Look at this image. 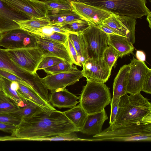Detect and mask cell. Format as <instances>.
<instances>
[{
	"mask_svg": "<svg viewBox=\"0 0 151 151\" xmlns=\"http://www.w3.org/2000/svg\"><path fill=\"white\" fill-rule=\"evenodd\" d=\"M136 57L137 60L145 62L146 60V55L144 52L141 50H137L136 52Z\"/></svg>",
	"mask_w": 151,
	"mask_h": 151,
	"instance_id": "obj_43",
	"label": "cell"
},
{
	"mask_svg": "<svg viewBox=\"0 0 151 151\" xmlns=\"http://www.w3.org/2000/svg\"><path fill=\"white\" fill-rule=\"evenodd\" d=\"M2 90V80L1 77L0 76V91Z\"/></svg>",
	"mask_w": 151,
	"mask_h": 151,
	"instance_id": "obj_45",
	"label": "cell"
},
{
	"mask_svg": "<svg viewBox=\"0 0 151 151\" xmlns=\"http://www.w3.org/2000/svg\"><path fill=\"white\" fill-rule=\"evenodd\" d=\"M70 3L72 11L97 27L112 13L81 1L70 0Z\"/></svg>",
	"mask_w": 151,
	"mask_h": 151,
	"instance_id": "obj_14",
	"label": "cell"
},
{
	"mask_svg": "<svg viewBox=\"0 0 151 151\" xmlns=\"http://www.w3.org/2000/svg\"><path fill=\"white\" fill-rule=\"evenodd\" d=\"M12 87L17 91L23 101L27 100L30 101L45 110H56L51 105L47 104L38 94L29 88L16 82L13 83Z\"/></svg>",
	"mask_w": 151,
	"mask_h": 151,
	"instance_id": "obj_20",
	"label": "cell"
},
{
	"mask_svg": "<svg viewBox=\"0 0 151 151\" xmlns=\"http://www.w3.org/2000/svg\"><path fill=\"white\" fill-rule=\"evenodd\" d=\"M17 126L0 122V130L5 132L12 134L16 129Z\"/></svg>",
	"mask_w": 151,
	"mask_h": 151,
	"instance_id": "obj_41",
	"label": "cell"
},
{
	"mask_svg": "<svg viewBox=\"0 0 151 151\" xmlns=\"http://www.w3.org/2000/svg\"><path fill=\"white\" fill-rule=\"evenodd\" d=\"M119 99L111 100L110 103L111 106V113L110 115L109 124H113L115 121L118 108Z\"/></svg>",
	"mask_w": 151,
	"mask_h": 151,
	"instance_id": "obj_38",
	"label": "cell"
},
{
	"mask_svg": "<svg viewBox=\"0 0 151 151\" xmlns=\"http://www.w3.org/2000/svg\"><path fill=\"white\" fill-rule=\"evenodd\" d=\"M68 37L74 46L77 52L80 66L89 58L87 46L85 39L82 33L76 34L70 33Z\"/></svg>",
	"mask_w": 151,
	"mask_h": 151,
	"instance_id": "obj_24",
	"label": "cell"
},
{
	"mask_svg": "<svg viewBox=\"0 0 151 151\" xmlns=\"http://www.w3.org/2000/svg\"><path fill=\"white\" fill-rule=\"evenodd\" d=\"M76 67L65 60L43 69L48 74H53L70 71L77 69Z\"/></svg>",
	"mask_w": 151,
	"mask_h": 151,
	"instance_id": "obj_30",
	"label": "cell"
},
{
	"mask_svg": "<svg viewBox=\"0 0 151 151\" xmlns=\"http://www.w3.org/2000/svg\"><path fill=\"white\" fill-rule=\"evenodd\" d=\"M108 44L118 53L119 57L132 53L134 50L133 45L129 42L127 37L116 35H108Z\"/></svg>",
	"mask_w": 151,
	"mask_h": 151,
	"instance_id": "obj_22",
	"label": "cell"
},
{
	"mask_svg": "<svg viewBox=\"0 0 151 151\" xmlns=\"http://www.w3.org/2000/svg\"><path fill=\"white\" fill-rule=\"evenodd\" d=\"M108 119L105 109L101 112L88 115L84 126L80 132L88 135L98 134L102 132L103 124Z\"/></svg>",
	"mask_w": 151,
	"mask_h": 151,
	"instance_id": "obj_19",
	"label": "cell"
},
{
	"mask_svg": "<svg viewBox=\"0 0 151 151\" xmlns=\"http://www.w3.org/2000/svg\"><path fill=\"white\" fill-rule=\"evenodd\" d=\"M136 19L130 17L112 13L102 23L111 29L119 35L126 37L133 45L135 43Z\"/></svg>",
	"mask_w": 151,
	"mask_h": 151,
	"instance_id": "obj_9",
	"label": "cell"
},
{
	"mask_svg": "<svg viewBox=\"0 0 151 151\" xmlns=\"http://www.w3.org/2000/svg\"><path fill=\"white\" fill-rule=\"evenodd\" d=\"M142 91L146 93H151V71L146 74L144 80Z\"/></svg>",
	"mask_w": 151,
	"mask_h": 151,
	"instance_id": "obj_40",
	"label": "cell"
},
{
	"mask_svg": "<svg viewBox=\"0 0 151 151\" xmlns=\"http://www.w3.org/2000/svg\"><path fill=\"white\" fill-rule=\"evenodd\" d=\"M36 36L37 47L42 51L45 56L58 57L73 64L64 44L45 37Z\"/></svg>",
	"mask_w": 151,
	"mask_h": 151,
	"instance_id": "obj_15",
	"label": "cell"
},
{
	"mask_svg": "<svg viewBox=\"0 0 151 151\" xmlns=\"http://www.w3.org/2000/svg\"><path fill=\"white\" fill-rule=\"evenodd\" d=\"M49 25L53 32L67 34L71 33L63 25L55 24H50Z\"/></svg>",
	"mask_w": 151,
	"mask_h": 151,
	"instance_id": "obj_42",
	"label": "cell"
},
{
	"mask_svg": "<svg viewBox=\"0 0 151 151\" xmlns=\"http://www.w3.org/2000/svg\"><path fill=\"white\" fill-rule=\"evenodd\" d=\"M129 69V64L124 65L120 68L114 80L111 100L119 99L126 94L127 81Z\"/></svg>",
	"mask_w": 151,
	"mask_h": 151,
	"instance_id": "obj_21",
	"label": "cell"
},
{
	"mask_svg": "<svg viewBox=\"0 0 151 151\" xmlns=\"http://www.w3.org/2000/svg\"><path fill=\"white\" fill-rule=\"evenodd\" d=\"M119 57L118 53L110 46H108L103 55V59L111 69H112L117 59Z\"/></svg>",
	"mask_w": 151,
	"mask_h": 151,
	"instance_id": "obj_33",
	"label": "cell"
},
{
	"mask_svg": "<svg viewBox=\"0 0 151 151\" xmlns=\"http://www.w3.org/2000/svg\"><path fill=\"white\" fill-rule=\"evenodd\" d=\"M93 137L89 141H150L151 123L132 124L114 128L109 127Z\"/></svg>",
	"mask_w": 151,
	"mask_h": 151,
	"instance_id": "obj_3",
	"label": "cell"
},
{
	"mask_svg": "<svg viewBox=\"0 0 151 151\" xmlns=\"http://www.w3.org/2000/svg\"><path fill=\"white\" fill-rule=\"evenodd\" d=\"M64 112L80 132L84 126L88 115L79 104Z\"/></svg>",
	"mask_w": 151,
	"mask_h": 151,
	"instance_id": "obj_25",
	"label": "cell"
},
{
	"mask_svg": "<svg viewBox=\"0 0 151 151\" xmlns=\"http://www.w3.org/2000/svg\"><path fill=\"white\" fill-rule=\"evenodd\" d=\"M5 50L9 58L18 66L31 73H37V67L45 56L38 47Z\"/></svg>",
	"mask_w": 151,
	"mask_h": 151,
	"instance_id": "obj_6",
	"label": "cell"
},
{
	"mask_svg": "<svg viewBox=\"0 0 151 151\" xmlns=\"http://www.w3.org/2000/svg\"><path fill=\"white\" fill-rule=\"evenodd\" d=\"M87 46L89 58H103V53L108 47V35L93 25L82 33Z\"/></svg>",
	"mask_w": 151,
	"mask_h": 151,
	"instance_id": "obj_8",
	"label": "cell"
},
{
	"mask_svg": "<svg viewBox=\"0 0 151 151\" xmlns=\"http://www.w3.org/2000/svg\"><path fill=\"white\" fill-rule=\"evenodd\" d=\"M0 76L12 81L16 82L29 88L27 84L23 80L8 71L0 69Z\"/></svg>",
	"mask_w": 151,
	"mask_h": 151,
	"instance_id": "obj_36",
	"label": "cell"
},
{
	"mask_svg": "<svg viewBox=\"0 0 151 151\" xmlns=\"http://www.w3.org/2000/svg\"><path fill=\"white\" fill-rule=\"evenodd\" d=\"M126 88V94L134 95L142 91L145 78L151 69L142 62L133 57L129 63Z\"/></svg>",
	"mask_w": 151,
	"mask_h": 151,
	"instance_id": "obj_10",
	"label": "cell"
},
{
	"mask_svg": "<svg viewBox=\"0 0 151 151\" xmlns=\"http://www.w3.org/2000/svg\"><path fill=\"white\" fill-rule=\"evenodd\" d=\"M68 34L53 32L51 35L43 37L64 44L68 38Z\"/></svg>",
	"mask_w": 151,
	"mask_h": 151,
	"instance_id": "obj_39",
	"label": "cell"
},
{
	"mask_svg": "<svg viewBox=\"0 0 151 151\" xmlns=\"http://www.w3.org/2000/svg\"><path fill=\"white\" fill-rule=\"evenodd\" d=\"M137 123H151V103L140 93L130 95L125 94L119 99L115 122L109 127L114 128Z\"/></svg>",
	"mask_w": 151,
	"mask_h": 151,
	"instance_id": "obj_2",
	"label": "cell"
},
{
	"mask_svg": "<svg viewBox=\"0 0 151 151\" xmlns=\"http://www.w3.org/2000/svg\"><path fill=\"white\" fill-rule=\"evenodd\" d=\"M92 25L93 24L90 22L83 19L70 24L62 25L71 33L79 34L83 32Z\"/></svg>",
	"mask_w": 151,
	"mask_h": 151,
	"instance_id": "obj_32",
	"label": "cell"
},
{
	"mask_svg": "<svg viewBox=\"0 0 151 151\" xmlns=\"http://www.w3.org/2000/svg\"><path fill=\"white\" fill-rule=\"evenodd\" d=\"M87 81L79 96V104L88 115H92L101 112L110 104L111 95L105 83Z\"/></svg>",
	"mask_w": 151,
	"mask_h": 151,
	"instance_id": "obj_4",
	"label": "cell"
},
{
	"mask_svg": "<svg viewBox=\"0 0 151 151\" xmlns=\"http://www.w3.org/2000/svg\"><path fill=\"white\" fill-rule=\"evenodd\" d=\"M79 132L64 111L44 110L21 119L10 136L0 137V141H31L33 139Z\"/></svg>",
	"mask_w": 151,
	"mask_h": 151,
	"instance_id": "obj_1",
	"label": "cell"
},
{
	"mask_svg": "<svg viewBox=\"0 0 151 151\" xmlns=\"http://www.w3.org/2000/svg\"><path fill=\"white\" fill-rule=\"evenodd\" d=\"M146 16V19L149 24V27L151 29V12L149 13Z\"/></svg>",
	"mask_w": 151,
	"mask_h": 151,
	"instance_id": "obj_44",
	"label": "cell"
},
{
	"mask_svg": "<svg viewBox=\"0 0 151 151\" xmlns=\"http://www.w3.org/2000/svg\"><path fill=\"white\" fill-rule=\"evenodd\" d=\"M1 33H0V37L1 36Z\"/></svg>",
	"mask_w": 151,
	"mask_h": 151,
	"instance_id": "obj_48",
	"label": "cell"
},
{
	"mask_svg": "<svg viewBox=\"0 0 151 151\" xmlns=\"http://www.w3.org/2000/svg\"><path fill=\"white\" fill-rule=\"evenodd\" d=\"M82 70L87 81L105 83L109 79L111 69L103 58L96 59L88 58L83 64Z\"/></svg>",
	"mask_w": 151,
	"mask_h": 151,
	"instance_id": "obj_13",
	"label": "cell"
},
{
	"mask_svg": "<svg viewBox=\"0 0 151 151\" xmlns=\"http://www.w3.org/2000/svg\"><path fill=\"white\" fill-rule=\"evenodd\" d=\"M24 101L25 105L23 107H20L16 111L10 114L22 119L35 115L45 110L30 101L24 100Z\"/></svg>",
	"mask_w": 151,
	"mask_h": 151,
	"instance_id": "obj_26",
	"label": "cell"
},
{
	"mask_svg": "<svg viewBox=\"0 0 151 151\" xmlns=\"http://www.w3.org/2000/svg\"><path fill=\"white\" fill-rule=\"evenodd\" d=\"M79 97L64 89L51 91L49 96V101L53 107L59 109L71 108L75 106L79 102Z\"/></svg>",
	"mask_w": 151,
	"mask_h": 151,
	"instance_id": "obj_17",
	"label": "cell"
},
{
	"mask_svg": "<svg viewBox=\"0 0 151 151\" xmlns=\"http://www.w3.org/2000/svg\"><path fill=\"white\" fill-rule=\"evenodd\" d=\"M39 0L44 1H45V0Z\"/></svg>",
	"mask_w": 151,
	"mask_h": 151,
	"instance_id": "obj_47",
	"label": "cell"
},
{
	"mask_svg": "<svg viewBox=\"0 0 151 151\" xmlns=\"http://www.w3.org/2000/svg\"><path fill=\"white\" fill-rule=\"evenodd\" d=\"M13 20L17 23L20 29L38 35L42 28L50 24V21L47 16L25 20Z\"/></svg>",
	"mask_w": 151,
	"mask_h": 151,
	"instance_id": "obj_23",
	"label": "cell"
},
{
	"mask_svg": "<svg viewBox=\"0 0 151 151\" xmlns=\"http://www.w3.org/2000/svg\"><path fill=\"white\" fill-rule=\"evenodd\" d=\"M13 10L23 14L30 19L47 16L48 11L39 0H0Z\"/></svg>",
	"mask_w": 151,
	"mask_h": 151,
	"instance_id": "obj_12",
	"label": "cell"
},
{
	"mask_svg": "<svg viewBox=\"0 0 151 151\" xmlns=\"http://www.w3.org/2000/svg\"><path fill=\"white\" fill-rule=\"evenodd\" d=\"M75 1H79V0H73Z\"/></svg>",
	"mask_w": 151,
	"mask_h": 151,
	"instance_id": "obj_46",
	"label": "cell"
},
{
	"mask_svg": "<svg viewBox=\"0 0 151 151\" xmlns=\"http://www.w3.org/2000/svg\"></svg>",
	"mask_w": 151,
	"mask_h": 151,
	"instance_id": "obj_49",
	"label": "cell"
},
{
	"mask_svg": "<svg viewBox=\"0 0 151 151\" xmlns=\"http://www.w3.org/2000/svg\"><path fill=\"white\" fill-rule=\"evenodd\" d=\"M83 77L82 71L77 69L70 71L48 74L42 78L41 81L48 90L53 91L74 84Z\"/></svg>",
	"mask_w": 151,
	"mask_h": 151,
	"instance_id": "obj_11",
	"label": "cell"
},
{
	"mask_svg": "<svg viewBox=\"0 0 151 151\" xmlns=\"http://www.w3.org/2000/svg\"><path fill=\"white\" fill-rule=\"evenodd\" d=\"M29 33L19 29L2 33L0 37V46L7 49L23 48L24 38Z\"/></svg>",
	"mask_w": 151,
	"mask_h": 151,
	"instance_id": "obj_18",
	"label": "cell"
},
{
	"mask_svg": "<svg viewBox=\"0 0 151 151\" xmlns=\"http://www.w3.org/2000/svg\"><path fill=\"white\" fill-rule=\"evenodd\" d=\"M31 141H88V139H83L78 137L75 132L52 136L48 137L32 139Z\"/></svg>",
	"mask_w": 151,
	"mask_h": 151,
	"instance_id": "obj_31",
	"label": "cell"
},
{
	"mask_svg": "<svg viewBox=\"0 0 151 151\" xmlns=\"http://www.w3.org/2000/svg\"><path fill=\"white\" fill-rule=\"evenodd\" d=\"M63 60L60 58L54 56H44L40 63L37 70H43L53 66Z\"/></svg>",
	"mask_w": 151,
	"mask_h": 151,
	"instance_id": "obj_34",
	"label": "cell"
},
{
	"mask_svg": "<svg viewBox=\"0 0 151 151\" xmlns=\"http://www.w3.org/2000/svg\"><path fill=\"white\" fill-rule=\"evenodd\" d=\"M0 69L10 72L23 80L29 87L38 93L45 86L37 73H31L18 66L7 55L5 49L0 48Z\"/></svg>",
	"mask_w": 151,
	"mask_h": 151,
	"instance_id": "obj_7",
	"label": "cell"
},
{
	"mask_svg": "<svg viewBox=\"0 0 151 151\" xmlns=\"http://www.w3.org/2000/svg\"><path fill=\"white\" fill-rule=\"evenodd\" d=\"M21 119L10 114H0V122L9 124L17 126Z\"/></svg>",
	"mask_w": 151,
	"mask_h": 151,
	"instance_id": "obj_37",
	"label": "cell"
},
{
	"mask_svg": "<svg viewBox=\"0 0 151 151\" xmlns=\"http://www.w3.org/2000/svg\"><path fill=\"white\" fill-rule=\"evenodd\" d=\"M2 80V91L9 98L14 101L20 107H23L25 103L19 96L17 91L13 89L11 86L12 81L3 77Z\"/></svg>",
	"mask_w": 151,
	"mask_h": 151,
	"instance_id": "obj_27",
	"label": "cell"
},
{
	"mask_svg": "<svg viewBox=\"0 0 151 151\" xmlns=\"http://www.w3.org/2000/svg\"><path fill=\"white\" fill-rule=\"evenodd\" d=\"M20 108L2 91H0V114H10Z\"/></svg>",
	"mask_w": 151,
	"mask_h": 151,
	"instance_id": "obj_29",
	"label": "cell"
},
{
	"mask_svg": "<svg viewBox=\"0 0 151 151\" xmlns=\"http://www.w3.org/2000/svg\"><path fill=\"white\" fill-rule=\"evenodd\" d=\"M30 19L26 15L14 11L0 1V33L20 29L13 20H25Z\"/></svg>",
	"mask_w": 151,
	"mask_h": 151,
	"instance_id": "obj_16",
	"label": "cell"
},
{
	"mask_svg": "<svg viewBox=\"0 0 151 151\" xmlns=\"http://www.w3.org/2000/svg\"><path fill=\"white\" fill-rule=\"evenodd\" d=\"M64 45L71 58L73 63L80 66L77 52L68 37Z\"/></svg>",
	"mask_w": 151,
	"mask_h": 151,
	"instance_id": "obj_35",
	"label": "cell"
},
{
	"mask_svg": "<svg viewBox=\"0 0 151 151\" xmlns=\"http://www.w3.org/2000/svg\"><path fill=\"white\" fill-rule=\"evenodd\" d=\"M41 2L48 11H72L70 0H46Z\"/></svg>",
	"mask_w": 151,
	"mask_h": 151,
	"instance_id": "obj_28",
	"label": "cell"
},
{
	"mask_svg": "<svg viewBox=\"0 0 151 151\" xmlns=\"http://www.w3.org/2000/svg\"><path fill=\"white\" fill-rule=\"evenodd\" d=\"M79 1L107 10L112 13L136 19L150 12L146 0H79Z\"/></svg>",
	"mask_w": 151,
	"mask_h": 151,
	"instance_id": "obj_5",
	"label": "cell"
}]
</instances>
